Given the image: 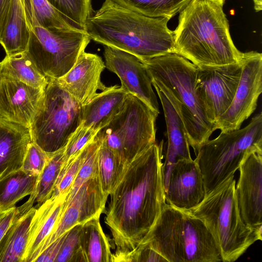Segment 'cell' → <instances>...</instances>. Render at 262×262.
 <instances>
[{"mask_svg": "<svg viewBox=\"0 0 262 262\" xmlns=\"http://www.w3.org/2000/svg\"><path fill=\"white\" fill-rule=\"evenodd\" d=\"M100 136L101 142L98 157V177L103 191L108 195L121 181L127 164L123 158L107 146Z\"/></svg>", "mask_w": 262, "mask_h": 262, "instance_id": "cell-28", "label": "cell"}, {"mask_svg": "<svg viewBox=\"0 0 262 262\" xmlns=\"http://www.w3.org/2000/svg\"><path fill=\"white\" fill-rule=\"evenodd\" d=\"M82 119L83 105L57 79H49L42 105L30 126L32 142L46 153L54 154L66 146Z\"/></svg>", "mask_w": 262, "mask_h": 262, "instance_id": "cell-9", "label": "cell"}, {"mask_svg": "<svg viewBox=\"0 0 262 262\" xmlns=\"http://www.w3.org/2000/svg\"><path fill=\"white\" fill-rule=\"evenodd\" d=\"M35 210L33 206L16 217L8 228L0 241V262H24Z\"/></svg>", "mask_w": 262, "mask_h": 262, "instance_id": "cell-22", "label": "cell"}, {"mask_svg": "<svg viewBox=\"0 0 262 262\" xmlns=\"http://www.w3.org/2000/svg\"><path fill=\"white\" fill-rule=\"evenodd\" d=\"M20 215L17 207L9 209L0 208V241L14 219Z\"/></svg>", "mask_w": 262, "mask_h": 262, "instance_id": "cell-39", "label": "cell"}, {"mask_svg": "<svg viewBox=\"0 0 262 262\" xmlns=\"http://www.w3.org/2000/svg\"><path fill=\"white\" fill-rule=\"evenodd\" d=\"M74 27L84 30L94 11L92 0H47Z\"/></svg>", "mask_w": 262, "mask_h": 262, "instance_id": "cell-30", "label": "cell"}, {"mask_svg": "<svg viewBox=\"0 0 262 262\" xmlns=\"http://www.w3.org/2000/svg\"><path fill=\"white\" fill-rule=\"evenodd\" d=\"M238 169L235 191L242 219L253 229L262 228V151L247 155Z\"/></svg>", "mask_w": 262, "mask_h": 262, "instance_id": "cell-14", "label": "cell"}, {"mask_svg": "<svg viewBox=\"0 0 262 262\" xmlns=\"http://www.w3.org/2000/svg\"><path fill=\"white\" fill-rule=\"evenodd\" d=\"M142 244H147L168 262L222 261L220 249L204 223L166 203Z\"/></svg>", "mask_w": 262, "mask_h": 262, "instance_id": "cell-4", "label": "cell"}, {"mask_svg": "<svg viewBox=\"0 0 262 262\" xmlns=\"http://www.w3.org/2000/svg\"><path fill=\"white\" fill-rule=\"evenodd\" d=\"M104 56L106 68L118 76L121 86L159 114L158 99L142 61L130 53L106 46Z\"/></svg>", "mask_w": 262, "mask_h": 262, "instance_id": "cell-13", "label": "cell"}, {"mask_svg": "<svg viewBox=\"0 0 262 262\" xmlns=\"http://www.w3.org/2000/svg\"><path fill=\"white\" fill-rule=\"evenodd\" d=\"M123 9L149 17H168L179 13L191 0H106Z\"/></svg>", "mask_w": 262, "mask_h": 262, "instance_id": "cell-29", "label": "cell"}, {"mask_svg": "<svg viewBox=\"0 0 262 262\" xmlns=\"http://www.w3.org/2000/svg\"><path fill=\"white\" fill-rule=\"evenodd\" d=\"M88 145L66 167L61 169L51 196L69 193L84 160Z\"/></svg>", "mask_w": 262, "mask_h": 262, "instance_id": "cell-35", "label": "cell"}, {"mask_svg": "<svg viewBox=\"0 0 262 262\" xmlns=\"http://www.w3.org/2000/svg\"><path fill=\"white\" fill-rule=\"evenodd\" d=\"M166 203L187 210L199 204L206 194L203 179L195 160L177 161L164 185Z\"/></svg>", "mask_w": 262, "mask_h": 262, "instance_id": "cell-16", "label": "cell"}, {"mask_svg": "<svg viewBox=\"0 0 262 262\" xmlns=\"http://www.w3.org/2000/svg\"><path fill=\"white\" fill-rule=\"evenodd\" d=\"M151 80L160 100L166 126L167 145L162 166L165 185L177 161L192 158L186 129L172 95L161 83Z\"/></svg>", "mask_w": 262, "mask_h": 262, "instance_id": "cell-17", "label": "cell"}, {"mask_svg": "<svg viewBox=\"0 0 262 262\" xmlns=\"http://www.w3.org/2000/svg\"><path fill=\"white\" fill-rule=\"evenodd\" d=\"M82 225H77L66 232L54 262H87L80 243Z\"/></svg>", "mask_w": 262, "mask_h": 262, "instance_id": "cell-33", "label": "cell"}, {"mask_svg": "<svg viewBox=\"0 0 262 262\" xmlns=\"http://www.w3.org/2000/svg\"><path fill=\"white\" fill-rule=\"evenodd\" d=\"M101 137L98 132L95 139L89 144L84 160L72 185L67 200L72 198L80 186L91 178L98 176V149Z\"/></svg>", "mask_w": 262, "mask_h": 262, "instance_id": "cell-31", "label": "cell"}, {"mask_svg": "<svg viewBox=\"0 0 262 262\" xmlns=\"http://www.w3.org/2000/svg\"><path fill=\"white\" fill-rule=\"evenodd\" d=\"M105 68L101 57L84 51L69 72L57 79L61 86L83 105L92 100L98 90L106 88L101 79Z\"/></svg>", "mask_w": 262, "mask_h": 262, "instance_id": "cell-18", "label": "cell"}, {"mask_svg": "<svg viewBox=\"0 0 262 262\" xmlns=\"http://www.w3.org/2000/svg\"><path fill=\"white\" fill-rule=\"evenodd\" d=\"M98 130L82 124L69 138L64 149V161L61 169L66 167L76 156L95 138Z\"/></svg>", "mask_w": 262, "mask_h": 262, "instance_id": "cell-34", "label": "cell"}, {"mask_svg": "<svg viewBox=\"0 0 262 262\" xmlns=\"http://www.w3.org/2000/svg\"><path fill=\"white\" fill-rule=\"evenodd\" d=\"M69 193L52 196L38 208L32 218L24 262H34L40 248L61 215Z\"/></svg>", "mask_w": 262, "mask_h": 262, "instance_id": "cell-20", "label": "cell"}, {"mask_svg": "<svg viewBox=\"0 0 262 262\" xmlns=\"http://www.w3.org/2000/svg\"><path fill=\"white\" fill-rule=\"evenodd\" d=\"M64 149V147L50 154L45 166L38 176L35 187L30 198L23 205L17 207L20 215L33 206L38 208L51 198L63 163Z\"/></svg>", "mask_w": 262, "mask_h": 262, "instance_id": "cell-24", "label": "cell"}, {"mask_svg": "<svg viewBox=\"0 0 262 262\" xmlns=\"http://www.w3.org/2000/svg\"><path fill=\"white\" fill-rule=\"evenodd\" d=\"M29 31L27 52L40 73L48 79H59L74 65L91 39L77 28L49 31L39 26L30 0H24Z\"/></svg>", "mask_w": 262, "mask_h": 262, "instance_id": "cell-8", "label": "cell"}, {"mask_svg": "<svg viewBox=\"0 0 262 262\" xmlns=\"http://www.w3.org/2000/svg\"><path fill=\"white\" fill-rule=\"evenodd\" d=\"M29 38L24 0H11L0 43L9 56L26 51Z\"/></svg>", "mask_w": 262, "mask_h": 262, "instance_id": "cell-23", "label": "cell"}, {"mask_svg": "<svg viewBox=\"0 0 262 262\" xmlns=\"http://www.w3.org/2000/svg\"><path fill=\"white\" fill-rule=\"evenodd\" d=\"M45 88L2 78L0 119L30 127L42 105Z\"/></svg>", "mask_w": 262, "mask_h": 262, "instance_id": "cell-15", "label": "cell"}, {"mask_svg": "<svg viewBox=\"0 0 262 262\" xmlns=\"http://www.w3.org/2000/svg\"><path fill=\"white\" fill-rule=\"evenodd\" d=\"M242 66L241 61L220 66L197 67L196 91L209 119L216 126L220 117L232 102Z\"/></svg>", "mask_w": 262, "mask_h": 262, "instance_id": "cell-10", "label": "cell"}, {"mask_svg": "<svg viewBox=\"0 0 262 262\" xmlns=\"http://www.w3.org/2000/svg\"><path fill=\"white\" fill-rule=\"evenodd\" d=\"M1 81H2V77H1V73H0V84H1Z\"/></svg>", "mask_w": 262, "mask_h": 262, "instance_id": "cell-42", "label": "cell"}, {"mask_svg": "<svg viewBox=\"0 0 262 262\" xmlns=\"http://www.w3.org/2000/svg\"><path fill=\"white\" fill-rule=\"evenodd\" d=\"M234 173L206 193L197 205L186 210L199 218L213 236L223 262H233L256 241L262 228L253 229L243 221L235 191Z\"/></svg>", "mask_w": 262, "mask_h": 262, "instance_id": "cell-5", "label": "cell"}, {"mask_svg": "<svg viewBox=\"0 0 262 262\" xmlns=\"http://www.w3.org/2000/svg\"><path fill=\"white\" fill-rule=\"evenodd\" d=\"M100 216H95L83 223L80 230V246L87 262L113 261L111 245L103 231Z\"/></svg>", "mask_w": 262, "mask_h": 262, "instance_id": "cell-25", "label": "cell"}, {"mask_svg": "<svg viewBox=\"0 0 262 262\" xmlns=\"http://www.w3.org/2000/svg\"><path fill=\"white\" fill-rule=\"evenodd\" d=\"M113 261L168 262L146 244H142L133 250L113 253Z\"/></svg>", "mask_w": 262, "mask_h": 262, "instance_id": "cell-36", "label": "cell"}, {"mask_svg": "<svg viewBox=\"0 0 262 262\" xmlns=\"http://www.w3.org/2000/svg\"><path fill=\"white\" fill-rule=\"evenodd\" d=\"M128 93L121 86L106 87L83 105L82 124L96 130L107 125L121 112Z\"/></svg>", "mask_w": 262, "mask_h": 262, "instance_id": "cell-21", "label": "cell"}, {"mask_svg": "<svg viewBox=\"0 0 262 262\" xmlns=\"http://www.w3.org/2000/svg\"><path fill=\"white\" fill-rule=\"evenodd\" d=\"M222 7L208 0H191L179 12L173 31L175 54L198 67L239 62L243 53L232 40Z\"/></svg>", "mask_w": 262, "mask_h": 262, "instance_id": "cell-3", "label": "cell"}, {"mask_svg": "<svg viewBox=\"0 0 262 262\" xmlns=\"http://www.w3.org/2000/svg\"><path fill=\"white\" fill-rule=\"evenodd\" d=\"M30 1L34 16L41 27L51 31L76 28L68 23L47 0Z\"/></svg>", "mask_w": 262, "mask_h": 262, "instance_id": "cell-32", "label": "cell"}, {"mask_svg": "<svg viewBox=\"0 0 262 262\" xmlns=\"http://www.w3.org/2000/svg\"><path fill=\"white\" fill-rule=\"evenodd\" d=\"M222 7L224 5L226 0H208Z\"/></svg>", "mask_w": 262, "mask_h": 262, "instance_id": "cell-41", "label": "cell"}, {"mask_svg": "<svg viewBox=\"0 0 262 262\" xmlns=\"http://www.w3.org/2000/svg\"><path fill=\"white\" fill-rule=\"evenodd\" d=\"M158 115L139 98L127 94L122 109L114 118L122 135L123 156L127 165L156 142Z\"/></svg>", "mask_w": 262, "mask_h": 262, "instance_id": "cell-12", "label": "cell"}, {"mask_svg": "<svg viewBox=\"0 0 262 262\" xmlns=\"http://www.w3.org/2000/svg\"><path fill=\"white\" fill-rule=\"evenodd\" d=\"M0 73L2 79L20 81L35 88H45L48 82L27 51L6 55L0 62Z\"/></svg>", "mask_w": 262, "mask_h": 262, "instance_id": "cell-26", "label": "cell"}, {"mask_svg": "<svg viewBox=\"0 0 262 262\" xmlns=\"http://www.w3.org/2000/svg\"><path fill=\"white\" fill-rule=\"evenodd\" d=\"M168 17H149L105 0L87 20L84 31L94 41L130 53L142 61L175 53Z\"/></svg>", "mask_w": 262, "mask_h": 262, "instance_id": "cell-2", "label": "cell"}, {"mask_svg": "<svg viewBox=\"0 0 262 262\" xmlns=\"http://www.w3.org/2000/svg\"><path fill=\"white\" fill-rule=\"evenodd\" d=\"M66 232L46 247L37 256L34 262H54Z\"/></svg>", "mask_w": 262, "mask_h": 262, "instance_id": "cell-38", "label": "cell"}, {"mask_svg": "<svg viewBox=\"0 0 262 262\" xmlns=\"http://www.w3.org/2000/svg\"><path fill=\"white\" fill-rule=\"evenodd\" d=\"M151 80L164 85L172 95L184 123L188 143L196 155L217 126L209 119L196 89L197 67L170 53L142 61Z\"/></svg>", "mask_w": 262, "mask_h": 262, "instance_id": "cell-6", "label": "cell"}, {"mask_svg": "<svg viewBox=\"0 0 262 262\" xmlns=\"http://www.w3.org/2000/svg\"><path fill=\"white\" fill-rule=\"evenodd\" d=\"M11 0H0V38L4 29Z\"/></svg>", "mask_w": 262, "mask_h": 262, "instance_id": "cell-40", "label": "cell"}, {"mask_svg": "<svg viewBox=\"0 0 262 262\" xmlns=\"http://www.w3.org/2000/svg\"><path fill=\"white\" fill-rule=\"evenodd\" d=\"M37 175L21 168L0 180V208L15 206L19 200L33 192L38 178Z\"/></svg>", "mask_w": 262, "mask_h": 262, "instance_id": "cell-27", "label": "cell"}, {"mask_svg": "<svg viewBox=\"0 0 262 262\" xmlns=\"http://www.w3.org/2000/svg\"><path fill=\"white\" fill-rule=\"evenodd\" d=\"M163 150V141L156 142L135 158L110 194L105 223L115 252H126L139 246L166 203Z\"/></svg>", "mask_w": 262, "mask_h": 262, "instance_id": "cell-1", "label": "cell"}, {"mask_svg": "<svg viewBox=\"0 0 262 262\" xmlns=\"http://www.w3.org/2000/svg\"><path fill=\"white\" fill-rule=\"evenodd\" d=\"M258 151H262L261 113L244 127L221 132L202 144L194 160L201 170L206 193L234 173L247 155Z\"/></svg>", "mask_w": 262, "mask_h": 262, "instance_id": "cell-7", "label": "cell"}, {"mask_svg": "<svg viewBox=\"0 0 262 262\" xmlns=\"http://www.w3.org/2000/svg\"><path fill=\"white\" fill-rule=\"evenodd\" d=\"M32 142L30 127L0 119V180L21 168Z\"/></svg>", "mask_w": 262, "mask_h": 262, "instance_id": "cell-19", "label": "cell"}, {"mask_svg": "<svg viewBox=\"0 0 262 262\" xmlns=\"http://www.w3.org/2000/svg\"><path fill=\"white\" fill-rule=\"evenodd\" d=\"M50 155L32 142L28 147L21 168L39 176L48 161Z\"/></svg>", "mask_w": 262, "mask_h": 262, "instance_id": "cell-37", "label": "cell"}, {"mask_svg": "<svg viewBox=\"0 0 262 262\" xmlns=\"http://www.w3.org/2000/svg\"><path fill=\"white\" fill-rule=\"evenodd\" d=\"M242 72L235 95L228 109L217 122L221 132L239 129L254 112L262 92V54L243 53Z\"/></svg>", "mask_w": 262, "mask_h": 262, "instance_id": "cell-11", "label": "cell"}]
</instances>
